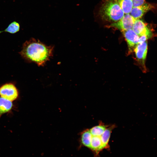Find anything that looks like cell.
<instances>
[{"label":"cell","mask_w":157,"mask_h":157,"mask_svg":"<svg viewBox=\"0 0 157 157\" xmlns=\"http://www.w3.org/2000/svg\"><path fill=\"white\" fill-rule=\"evenodd\" d=\"M53 49V46H47L32 38L23 44L19 53L26 61L42 66L52 56Z\"/></svg>","instance_id":"obj_1"},{"label":"cell","mask_w":157,"mask_h":157,"mask_svg":"<svg viewBox=\"0 0 157 157\" xmlns=\"http://www.w3.org/2000/svg\"><path fill=\"white\" fill-rule=\"evenodd\" d=\"M99 13L103 19L113 23L120 20L125 14L117 0H104Z\"/></svg>","instance_id":"obj_2"},{"label":"cell","mask_w":157,"mask_h":157,"mask_svg":"<svg viewBox=\"0 0 157 157\" xmlns=\"http://www.w3.org/2000/svg\"><path fill=\"white\" fill-rule=\"evenodd\" d=\"M135 20L130 14H125L120 20L108 26L117 28L121 31H126L132 28Z\"/></svg>","instance_id":"obj_3"},{"label":"cell","mask_w":157,"mask_h":157,"mask_svg":"<svg viewBox=\"0 0 157 157\" xmlns=\"http://www.w3.org/2000/svg\"><path fill=\"white\" fill-rule=\"evenodd\" d=\"M18 91L14 84L6 83L0 87V95L1 97L12 101L15 99L18 96Z\"/></svg>","instance_id":"obj_4"},{"label":"cell","mask_w":157,"mask_h":157,"mask_svg":"<svg viewBox=\"0 0 157 157\" xmlns=\"http://www.w3.org/2000/svg\"><path fill=\"white\" fill-rule=\"evenodd\" d=\"M127 42L129 52H131L136 45L138 44L139 36L133 30L130 29L122 31Z\"/></svg>","instance_id":"obj_5"},{"label":"cell","mask_w":157,"mask_h":157,"mask_svg":"<svg viewBox=\"0 0 157 157\" xmlns=\"http://www.w3.org/2000/svg\"><path fill=\"white\" fill-rule=\"evenodd\" d=\"M132 29L139 37L144 35L149 39L152 36L151 30L147 27V24L140 19H135Z\"/></svg>","instance_id":"obj_6"},{"label":"cell","mask_w":157,"mask_h":157,"mask_svg":"<svg viewBox=\"0 0 157 157\" xmlns=\"http://www.w3.org/2000/svg\"><path fill=\"white\" fill-rule=\"evenodd\" d=\"M154 4L145 3L141 6L133 7L130 14L135 19H140L148 11L155 9Z\"/></svg>","instance_id":"obj_7"},{"label":"cell","mask_w":157,"mask_h":157,"mask_svg":"<svg viewBox=\"0 0 157 157\" xmlns=\"http://www.w3.org/2000/svg\"><path fill=\"white\" fill-rule=\"evenodd\" d=\"M133 51L135 52L136 57L140 62L144 63L146 58L147 51V41L142 43H138L135 47Z\"/></svg>","instance_id":"obj_8"},{"label":"cell","mask_w":157,"mask_h":157,"mask_svg":"<svg viewBox=\"0 0 157 157\" xmlns=\"http://www.w3.org/2000/svg\"><path fill=\"white\" fill-rule=\"evenodd\" d=\"M90 149L94 152L96 156L104 149L100 136L92 135Z\"/></svg>","instance_id":"obj_9"},{"label":"cell","mask_w":157,"mask_h":157,"mask_svg":"<svg viewBox=\"0 0 157 157\" xmlns=\"http://www.w3.org/2000/svg\"><path fill=\"white\" fill-rule=\"evenodd\" d=\"M92 135L90 129H86L81 132L80 141L84 146L90 149Z\"/></svg>","instance_id":"obj_10"},{"label":"cell","mask_w":157,"mask_h":157,"mask_svg":"<svg viewBox=\"0 0 157 157\" xmlns=\"http://www.w3.org/2000/svg\"><path fill=\"white\" fill-rule=\"evenodd\" d=\"M113 128L114 126L107 128L100 136L104 149L109 148L108 142L112 131Z\"/></svg>","instance_id":"obj_11"},{"label":"cell","mask_w":157,"mask_h":157,"mask_svg":"<svg viewBox=\"0 0 157 157\" xmlns=\"http://www.w3.org/2000/svg\"><path fill=\"white\" fill-rule=\"evenodd\" d=\"M12 106L11 101L0 97V115L9 111Z\"/></svg>","instance_id":"obj_12"},{"label":"cell","mask_w":157,"mask_h":157,"mask_svg":"<svg viewBox=\"0 0 157 157\" xmlns=\"http://www.w3.org/2000/svg\"><path fill=\"white\" fill-rule=\"evenodd\" d=\"M125 14H130L133 8L132 0H117Z\"/></svg>","instance_id":"obj_13"},{"label":"cell","mask_w":157,"mask_h":157,"mask_svg":"<svg viewBox=\"0 0 157 157\" xmlns=\"http://www.w3.org/2000/svg\"><path fill=\"white\" fill-rule=\"evenodd\" d=\"M107 127L102 124L94 126L90 129L92 136H100L106 129Z\"/></svg>","instance_id":"obj_14"},{"label":"cell","mask_w":157,"mask_h":157,"mask_svg":"<svg viewBox=\"0 0 157 157\" xmlns=\"http://www.w3.org/2000/svg\"><path fill=\"white\" fill-rule=\"evenodd\" d=\"M20 25L17 22L14 21L10 23L5 30L0 31V33L3 32H6L11 34L15 33L19 31Z\"/></svg>","instance_id":"obj_15"},{"label":"cell","mask_w":157,"mask_h":157,"mask_svg":"<svg viewBox=\"0 0 157 157\" xmlns=\"http://www.w3.org/2000/svg\"><path fill=\"white\" fill-rule=\"evenodd\" d=\"M133 7H137L146 3L145 0H132Z\"/></svg>","instance_id":"obj_16"},{"label":"cell","mask_w":157,"mask_h":157,"mask_svg":"<svg viewBox=\"0 0 157 157\" xmlns=\"http://www.w3.org/2000/svg\"><path fill=\"white\" fill-rule=\"evenodd\" d=\"M138 43H142L146 41L148 39L147 37L144 35L139 37Z\"/></svg>","instance_id":"obj_17"}]
</instances>
